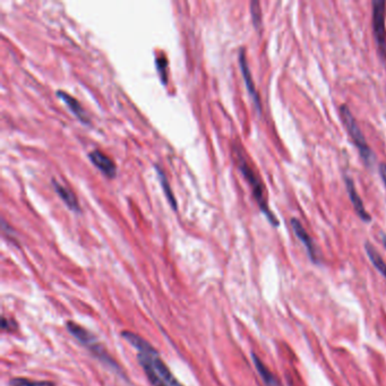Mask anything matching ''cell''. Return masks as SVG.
Here are the masks:
<instances>
[{"label":"cell","instance_id":"obj_1","mask_svg":"<svg viewBox=\"0 0 386 386\" xmlns=\"http://www.w3.org/2000/svg\"><path fill=\"white\" fill-rule=\"evenodd\" d=\"M122 336L137 349V359L153 386H184L173 376L158 351L137 334L125 331Z\"/></svg>","mask_w":386,"mask_h":386},{"label":"cell","instance_id":"obj_2","mask_svg":"<svg viewBox=\"0 0 386 386\" xmlns=\"http://www.w3.org/2000/svg\"><path fill=\"white\" fill-rule=\"evenodd\" d=\"M234 153L235 156V160H237V165L238 168L240 170L242 176L245 177V179L247 180V183L252 187V192L254 195L256 201H257L259 208L263 213L265 214L266 218H268L269 223H271L273 227H278L279 221L278 218H275V215L272 213V211L269 210L268 200H266L265 196V188L263 183L259 179V177L256 175V172L252 170V168L249 166V163L246 158L244 156V153H242V150L239 149L238 146H234Z\"/></svg>","mask_w":386,"mask_h":386},{"label":"cell","instance_id":"obj_3","mask_svg":"<svg viewBox=\"0 0 386 386\" xmlns=\"http://www.w3.org/2000/svg\"><path fill=\"white\" fill-rule=\"evenodd\" d=\"M340 115H341V118H342L344 126H346L348 133H349L351 139H352V142L354 143V145H356V148L359 150L361 159L364 160L365 163H366L367 166H370L371 163L375 161L374 153L371 152L369 146H368L366 138H365V136L363 134V132H361L359 125L357 124L353 115L351 114L350 109L344 104L341 105Z\"/></svg>","mask_w":386,"mask_h":386},{"label":"cell","instance_id":"obj_4","mask_svg":"<svg viewBox=\"0 0 386 386\" xmlns=\"http://www.w3.org/2000/svg\"><path fill=\"white\" fill-rule=\"evenodd\" d=\"M67 329L69 331L71 336L76 337V339L80 341V343L83 344L85 348H87V349L90 350L98 359H100L102 363L107 364L109 367L115 368V369H119L116 361L109 356L104 348L101 346V343H99L97 337H95L92 333L88 332L86 329H84V327L78 325V324H76L75 322H68Z\"/></svg>","mask_w":386,"mask_h":386},{"label":"cell","instance_id":"obj_5","mask_svg":"<svg viewBox=\"0 0 386 386\" xmlns=\"http://www.w3.org/2000/svg\"><path fill=\"white\" fill-rule=\"evenodd\" d=\"M384 0L373 1V32L381 59L386 61V26Z\"/></svg>","mask_w":386,"mask_h":386},{"label":"cell","instance_id":"obj_6","mask_svg":"<svg viewBox=\"0 0 386 386\" xmlns=\"http://www.w3.org/2000/svg\"><path fill=\"white\" fill-rule=\"evenodd\" d=\"M239 65H240V69L242 73V77H244V80H245L246 87H247L249 94H251V97L252 98V101H254V103L256 105V108H257L258 112H261V110H262L261 100H259L258 93H257V91H256L254 81H252V73H251V69H249L247 58H246V53H245L244 49H241L240 52H239Z\"/></svg>","mask_w":386,"mask_h":386},{"label":"cell","instance_id":"obj_7","mask_svg":"<svg viewBox=\"0 0 386 386\" xmlns=\"http://www.w3.org/2000/svg\"><path fill=\"white\" fill-rule=\"evenodd\" d=\"M88 158L93 162V165L109 178H114L117 175V167H116L115 162L103 152L94 150V151L88 153Z\"/></svg>","mask_w":386,"mask_h":386},{"label":"cell","instance_id":"obj_8","mask_svg":"<svg viewBox=\"0 0 386 386\" xmlns=\"http://www.w3.org/2000/svg\"><path fill=\"white\" fill-rule=\"evenodd\" d=\"M291 227L293 229V231H295V234L297 237L300 241L302 242L303 246H305L307 252H308V255L310 259H312L313 262L317 263L319 262V255H317V249L315 247V245H314V241L313 239L310 238V235H308V232L305 230V228H303V225L300 223L299 220H297V218H291Z\"/></svg>","mask_w":386,"mask_h":386},{"label":"cell","instance_id":"obj_9","mask_svg":"<svg viewBox=\"0 0 386 386\" xmlns=\"http://www.w3.org/2000/svg\"><path fill=\"white\" fill-rule=\"evenodd\" d=\"M346 185H347L348 194H349V197L351 200V203H352L354 211H356L358 217H359L364 222H370L371 221L370 214L368 213L366 208H365L363 201H361L359 194L357 193L352 179L349 178V177H346Z\"/></svg>","mask_w":386,"mask_h":386},{"label":"cell","instance_id":"obj_10","mask_svg":"<svg viewBox=\"0 0 386 386\" xmlns=\"http://www.w3.org/2000/svg\"><path fill=\"white\" fill-rule=\"evenodd\" d=\"M57 95L68 105V108L70 109L71 112H73V114L76 116L82 122H84V124H90V119H88L87 114L84 111L83 107H82L81 103L76 100V99L61 90L57 92Z\"/></svg>","mask_w":386,"mask_h":386},{"label":"cell","instance_id":"obj_11","mask_svg":"<svg viewBox=\"0 0 386 386\" xmlns=\"http://www.w3.org/2000/svg\"><path fill=\"white\" fill-rule=\"evenodd\" d=\"M52 186L56 193L59 195V197L63 200L68 207L70 208L71 211L75 212H81L80 210V204H78V201L76 198V195H75L69 188H67L66 186L61 185L57 182L56 179H52Z\"/></svg>","mask_w":386,"mask_h":386},{"label":"cell","instance_id":"obj_12","mask_svg":"<svg viewBox=\"0 0 386 386\" xmlns=\"http://www.w3.org/2000/svg\"><path fill=\"white\" fill-rule=\"evenodd\" d=\"M252 363H254L256 367V370L258 371L259 376H261L262 381L264 382L265 386H280L279 381L276 380L274 374L265 366V364L263 363L255 353H252Z\"/></svg>","mask_w":386,"mask_h":386},{"label":"cell","instance_id":"obj_13","mask_svg":"<svg viewBox=\"0 0 386 386\" xmlns=\"http://www.w3.org/2000/svg\"><path fill=\"white\" fill-rule=\"evenodd\" d=\"M365 251H366V254L368 257H369L371 264L374 265V268L376 269L384 278H386V263L383 261L380 252L375 249V247L370 244V242H366V244H365Z\"/></svg>","mask_w":386,"mask_h":386},{"label":"cell","instance_id":"obj_14","mask_svg":"<svg viewBox=\"0 0 386 386\" xmlns=\"http://www.w3.org/2000/svg\"><path fill=\"white\" fill-rule=\"evenodd\" d=\"M155 170H156V172H158L160 184H161L166 197L168 198L169 203L173 207V210H176V208H177V201H176L175 195H173V193H172L171 187H170V184L168 182V179H167L166 173L163 172V170L160 169V167H158V166H155Z\"/></svg>","mask_w":386,"mask_h":386},{"label":"cell","instance_id":"obj_15","mask_svg":"<svg viewBox=\"0 0 386 386\" xmlns=\"http://www.w3.org/2000/svg\"><path fill=\"white\" fill-rule=\"evenodd\" d=\"M9 386H56L49 381H33L29 378L17 377L9 381Z\"/></svg>","mask_w":386,"mask_h":386},{"label":"cell","instance_id":"obj_16","mask_svg":"<svg viewBox=\"0 0 386 386\" xmlns=\"http://www.w3.org/2000/svg\"><path fill=\"white\" fill-rule=\"evenodd\" d=\"M251 14L255 29L259 30L262 27V9L258 1L251 2Z\"/></svg>","mask_w":386,"mask_h":386},{"label":"cell","instance_id":"obj_17","mask_svg":"<svg viewBox=\"0 0 386 386\" xmlns=\"http://www.w3.org/2000/svg\"><path fill=\"white\" fill-rule=\"evenodd\" d=\"M12 325L13 326H17L16 324H15V322H13V320H8V319H6L5 317H2V323H1L2 330L12 331Z\"/></svg>","mask_w":386,"mask_h":386},{"label":"cell","instance_id":"obj_18","mask_svg":"<svg viewBox=\"0 0 386 386\" xmlns=\"http://www.w3.org/2000/svg\"><path fill=\"white\" fill-rule=\"evenodd\" d=\"M380 175L383 179V183L386 187V163H381L380 165Z\"/></svg>","mask_w":386,"mask_h":386},{"label":"cell","instance_id":"obj_19","mask_svg":"<svg viewBox=\"0 0 386 386\" xmlns=\"http://www.w3.org/2000/svg\"><path fill=\"white\" fill-rule=\"evenodd\" d=\"M382 240H383V245H384V247L386 248V235H382Z\"/></svg>","mask_w":386,"mask_h":386}]
</instances>
